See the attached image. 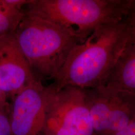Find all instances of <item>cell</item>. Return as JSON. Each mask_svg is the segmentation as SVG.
I'll use <instances>...</instances> for the list:
<instances>
[{"label": "cell", "mask_w": 135, "mask_h": 135, "mask_svg": "<svg viewBox=\"0 0 135 135\" xmlns=\"http://www.w3.org/2000/svg\"><path fill=\"white\" fill-rule=\"evenodd\" d=\"M14 35L32 71L41 80L53 79L73 49L85 41L69 29L26 12Z\"/></svg>", "instance_id": "obj_2"}, {"label": "cell", "mask_w": 135, "mask_h": 135, "mask_svg": "<svg viewBox=\"0 0 135 135\" xmlns=\"http://www.w3.org/2000/svg\"><path fill=\"white\" fill-rule=\"evenodd\" d=\"M25 12L0 0V37L14 34L24 17Z\"/></svg>", "instance_id": "obj_9"}, {"label": "cell", "mask_w": 135, "mask_h": 135, "mask_svg": "<svg viewBox=\"0 0 135 135\" xmlns=\"http://www.w3.org/2000/svg\"><path fill=\"white\" fill-rule=\"evenodd\" d=\"M8 97L4 93L0 91V105H4L8 104L7 101Z\"/></svg>", "instance_id": "obj_13"}, {"label": "cell", "mask_w": 135, "mask_h": 135, "mask_svg": "<svg viewBox=\"0 0 135 135\" xmlns=\"http://www.w3.org/2000/svg\"><path fill=\"white\" fill-rule=\"evenodd\" d=\"M111 135H135V119L124 129Z\"/></svg>", "instance_id": "obj_11"}, {"label": "cell", "mask_w": 135, "mask_h": 135, "mask_svg": "<svg viewBox=\"0 0 135 135\" xmlns=\"http://www.w3.org/2000/svg\"><path fill=\"white\" fill-rule=\"evenodd\" d=\"M5 1L13 8L21 10L23 6L29 4L32 0H5Z\"/></svg>", "instance_id": "obj_12"}, {"label": "cell", "mask_w": 135, "mask_h": 135, "mask_svg": "<svg viewBox=\"0 0 135 135\" xmlns=\"http://www.w3.org/2000/svg\"><path fill=\"white\" fill-rule=\"evenodd\" d=\"M51 85L44 86L37 80L13 98L9 106L12 135H44L51 96Z\"/></svg>", "instance_id": "obj_6"}, {"label": "cell", "mask_w": 135, "mask_h": 135, "mask_svg": "<svg viewBox=\"0 0 135 135\" xmlns=\"http://www.w3.org/2000/svg\"><path fill=\"white\" fill-rule=\"evenodd\" d=\"M10 104L0 105V135H12L10 119Z\"/></svg>", "instance_id": "obj_10"}, {"label": "cell", "mask_w": 135, "mask_h": 135, "mask_svg": "<svg viewBox=\"0 0 135 135\" xmlns=\"http://www.w3.org/2000/svg\"><path fill=\"white\" fill-rule=\"evenodd\" d=\"M135 44V14L103 25L77 44L51 84L55 92L69 86L101 87L126 49Z\"/></svg>", "instance_id": "obj_1"}, {"label": "cell", "mask_w": 135, "mask_h": 135, "mask_svg": "<svg viewBox=\"0 0 135 135\" xmlns=\"http://www.w3.org/2000/svg\"><path fill=\"white\" fill-rule=\"evenodd\" d=\"M101 87L135 94V44L121 54Z\"/></svg>", "instance_id": "obj_8"}, {"label": "cell", "mask_w": 135, "mask_h": 135, "mask_svg": "<svg viewBox=\"0 0 135 135\" xmlns=\"http://www.w3.org/2000/svg\"><path fill=\"white\" fill-rule=\"evenodd\" d=\"M44 135H95L84 89L69 86L54 91Z\"/></svg>", "instance_id": "obj_4"}, {"label": "cell", "mask_w": 135, "mask_h": 135, "mask_svg": "<svg viewBox=\"0 0 135 135\" xmlns=\"http://www.w3.org/2000/svg\"><path fill=\"white\" fill-rule=\"evenodd\" d=\"M84 91L95 135H111L135 119V94L102 87Z\"/></svg>", "instance_id": "obj_5"}, {"label": "cell", "mask_w": 135, "mask_h": 135, "mask_svg": "<svg viewBox=\"0 0 135 135\" xmlns=\"http://www.w3.org/2000/svg\"><path fill=\"white\" fill-rule=\"evenodd\" d=\"M26 13L56 23L85 40L103 25L135 14V0H32Z\"/></svg>", "instance_id": "obj_3"}, {"label": "cell", "mask_w": 135, "mask_h": 135, "mask_svg": "<svg viewBox=\"0 0 135 135\" xmlns=\"http://www.w3.org/2000/svg\"><path fill=\"white\" fill-rule=\"evenodd\" d=\"M37 80L40 79L32 71L14 34L1 36L0 91L13 98Z\"/></svg>", "instance_id": "obj_7"}]
</instances>
